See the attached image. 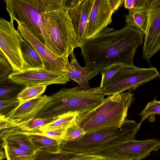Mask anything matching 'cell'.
<instances>
[{"instance_id": "2", "label": "cell", "mask_w": 160, "mask_h": 160, "mask_svg": "<svg viewBox=\"0 0 160 160\" xmlns=\"http://www.w3.org/2000/svg\"><path fill=\"white\" fill-rule=\"evenodd\" d=\"M104 96L100 87L91 88L89 84L62 88L50 96L35 118H57L69 112H77L80 114L89 112L103 102Z\"/></svg>"}, {"instance_id": "8", "label": "cell", "mask_w": 160, "mask_h": 160, "mask_svg": "<svg viewBox=\"0 0 160 160\" xmlns=\"http://www.w3.org/2000/svg\"><path fill=\"white\" fill-rule=\"evenodd\" d=\"M13 20L8 21L0 19V48L11 64L13 72L25 70L21 50V44L23 39L19 31L14 28Z\"/></svg>"}, {"instance_id": "9", "label": "cell", "mask_w": 160, "mask_h": 160, "mask_svg": "<svg viewBox=\"0 0 160 160\" xmlns=\"http://www.w3.org/2000/svg\"><path fill=\"white\" fill-rule=\"evenodd\" d=\"M160 149V141L157 139L132 140L91 152L102 157L122 156L131 160H141L149 156L152 151Z\"/></svg>"}, {"instance_id": "3", "label": "cell", "mask_w": 160, "mask_h": 160, "mask_svg": "<svg viewBox=\"0 0 160 160\" xmlns=\"http://www.w3.org/2000/svg\"><path fill=\"white\" fill-rule=\"evenodd\" d=\"M128 92L108 96L98 107L79 114L76 124L86 133L113 127H120L127 118L129 108L135 99Z\"/></svg>"}, {"instance_id": "12", "label": "cell", "mask_w": 160, "mask_h": 160, "mask_svg": "<svg viewBox=\"0 0 160 160\" xmlns=\"http://www.w3.org/2000/svg\"><path fill=\"white\" fill-rule=\"evenodd\" d=\"M8 78L12 82L25 87L64 84L70 80L66 72H51L44 69L13 72Z\"/></svg>"}, {"instance_id": "20", "label": "cell", "mask_w": 160, "mask_h": 160, "mask_svg": "<svg viewBox=\"0 0 160 160\" xmlns=\"http://www.w3.org/2000/svg\"><path fill=\"white\" fill-rule=\"evenodd\" d=\"M27 134L34 146L41 150L52 152L62 151L61 144L55 140L41 135Z\"/></svg>"}, {"instance_id": "6", "label": "cell", "mask_w": 160, "mask_h": 160, "mask_svg": "<svg viewBox=\"0 0 160 160\" xmlns=\"http://www.w3.org/2000/svg\"><path fill=\"white\" fill-rule=\"evenodd\" d=\"M63 0H56L43 14L44 22L51 39L62 56L68 57L80 47L68 12L64 10Z\"/></svg>"}, {"instance_id": "26", "label": "cell", "mask_w": 160, "mask_h": 160, "mask_svg": "<svg viewBox=\"0 0 160 160\" xmlns=\"http://www.w3.org/2000/svg\"><path fill=\"white\" fill-rule=\"evenodd\" d=\"M156 114L160 115V101L156 100L155 98L153 101L148 102L139 113L141 118L139 122L142 123L148 117Z\"/></svg>"}, {"instance_id": "30", "label": "cell", "mask_w": 160, "mask_h": 160, "mask_svg": "<svg viewBox=\"0 0 160 160\" xmlns=\"http://www.w3.org/2000/svg\"><path fill=\"white\" fill-rule=\"evenodd\" d=\"M0 130L10 128L23 127L30 122H21L18 119L10 118L4 115H0Z\"/></svg>"}, {"instance_id": "16", "label": "cell", "mask_w": 160, "mask_h": 160, "mask_svg": "<svg viewBox=\"0 0 160 160\" xmlns=\"http://www.w3.org/2000/svg\"><path fill=\"white\" fill-rule=\"evenodd\" d=\"M95 0H83L78 8L68 13L80 43L86 39V29Z\"/></svg>"}, {"instance_id": "29", "label": "cell", "mask_w": 160, "mask_h": 160, "mask_svg": "<svg viewBox=\"0 0 160 160\" xmlns=\"http://www.w3.org/2000/svg\"><path fill=\"white\" fill-rule=\"evenodd\" d=\"M150 0H125L124 2V8L128 9L143 10L149 8Z\"/></svg>"}, {"instance_id": "13", "label": "cell", "mask_w": 160, "mask_h": 160, "mask_svg": "<svg viewBox=\"0 0 160 160\" xmlns=\"http://www.w3.org/2000/svg\"><path fill=\"white\" fill-rule=\"evenodd\" d=\"M148 17L143 48L146 60L160 50V0H150Z\"/></svg>"}, {"instance_id": "38", "label": "cell", "mask_w": 160, "mask_h": 160, "mask_svg": "<svg viewBox=\"0 0 160 160\" xmlns=\"http://www.w3.org/2000/svg\"><path fill=\"white\" fill-rule=\"evenodd\" d=\"M159 116H160V115H159Z\"/></svg>"}, {"instance_id": "18", "label": "cell", "mask_w": 160, "mask_h": 160, "mask_svg": "<svg viewBox=\"0 0 160 160\" xmlns=\"http://www.w3.org/2000/svg\"><path fill=\"white\" fill-rule=\"evenodd\" d=\"M21 50L25 64V70L44 69L42 61L37 52L24 39L21 44Z\"/></svg>"}, {"instance_id": "35", "label": "cell", "mask_w": 160, "mask_h": 160, "mask_svg": "<svg viewBox=\"0 0 160 160\" xmlns=\"http://www.w3.org/2000/svg\"><path fill=\"white\" fill-rule=\"evenodd\" d=\"M102 158V157L88 153H78L73 158L69 160H95Z\"/></svg>"}, {"instance_id": "36", "label": "cell", "mask_w": 160, "mask_h": 160, "mask_svg": "<svg viewBox=\"0 0 160 160\" xmlns=\"http://www.w3.org/2000/svg\"><path fill=\"white\" fill-rule=\"evenodd\" d=\"M95 160H131L129 159L124 157L114 156L109 157H102L101 158Z\"/></svg>"}, {"instance_id": "31", "label": "cell", "mask_w": 160, "mask_h": 160, "mask_svg": "<svg viewBox=\"0 0 160 160\" xmlns=\"http://www.w3.org/2000/svg\"><path fill=\"white\" fill-rule=\"evenodd\" d=\"M57 118H34L27 126L22 128L27 131H32L39 129L41 127L54 121Z\"/></svg>"}, {"instance_id": "23", "label": "cell", "mask_w": 160, "mask_h": 160, "mask_svg": "<svg viewBox=\"0 0 160 160\" xmlns=\"http://www.w3.org/2000/svg\"><path fill=\"white\" fill-rule=\"evenodd\" d=\"M77 154L63 150L60 152H52L38 149L34 154L33 160H69Z\"/></svg>"}, {"instance_id": "24", "label": "cell", "mask_w": 160, "mask_h": 160, "mask_svg": "<svg viewBox=\"0 0 160 160\" xmlns=\"http://www.w3.org/2000/svg\"><path fill=\"white\" fill-rule=\"evenodd\" d=\"M47 86L44 85L25 87L18 94L17 99L21 103L35 98L44 92Z\"/></svg>"}, {"instance_id": "25", "label": "cell", "mask_w": 160, "mask_h": 160, "mask_svg": "<svg viewBox=\"0 0 160 160\" xmlns=\"http://www.w3.org/2000/svg\"><path fill=\"white\" fill-rule=\"evenodd\" d=\"M2 142L1 146L4 149L7 160H33L34 154L9 147Z\"/></svg>"}, {"instance_id": "1", "label": "cell", "mask_w": 160, "mask_h": 160, "mask_svg": "<svg viewBox=\"0 0 160 160\" xmlns=\"http://www.w3.org/2000/svg\"><path fill=\"white\" fill-rule=\"evenodd\" d=\"M143 37L141 31L127 24L118 30L107 27L81 43L85 63L101 73L114 65L134 67L133 57Z\"/></svg>"}, {"instance_id": "14", "label": "cell", "mask_w": 160, "mask_h": 160, "mask_svg": "<svg viewBox=\"0 0 160 160\" xmlns=\"http://www.w3.org/2000/svg\"><path fill=\"white\" fill-rule=\"evenodd\" d=\"M50 98V96L45 94L20 103L16 108L5 116L10 118L18 119L21 122H30L44 107Z\"/></svg>"}, {"instance_id": "28", "label": "cell", "mask_w": 160, "mask_h": 160, "mask_svg": "<svg viewBox=\"0 0 160 160\" xmlns=\"http://www.w3.org/2000/svg\"><path fill=\"white\" fill-rule=\"evenodd\" d=\"M68 129L62 128L42 131V135L55 140L61 144L65 139Z\"/></svg>"}, {"instance_id": "4", "label": "cell", "mask_w": 160, "mask_h": 160, "mask_svg": "<svg viewBox=\"0 0 160 160\" xmlns=\"http://www.w3.org/2000/svg\"><path fill=\"white\" fill-rule=\"evenodd\" d=\"M56 0H5L10 19L25 24L33 35L52 52L59 56L60 52L48 33L43 14Z\"/></svg>"}, {"instance_id": "21", "label": "cell", "mask_w": 160, "mask_h": 160, "mask_svg": "<svg viewBox=\"0 0 160 160\" xmlns=\"http://www.w3.org/2000/svg\"><path fill=\"white\" fill-rule=\"evenodd\" d=\"M79 112H69L60 115L54 121L41 127L39 129L44 131L57 128H68L76 124L77 116Z\"/></svg>"}, {"instance_id": "37", "label": "cell", "mask_w": 160, "mask_h": 160, "mask_svg": "<svg viewBox=\"0 0 160 160\" xmlns=\"http://www.w3.org/2000/svg\"><path fill=\"white\" fill-rule=\"evenodd\" d=\"M0 160H3L5 157H6V156L5 154L4 153L3 151L2 150H1L0 152Z\"/></svg>"}, {"instance_id": "11", "label": "cell", "mask_w": 160, "mask_h": 160, "mask_svg": "<svg viewBox=\"0 0 160 160\" xmlns=\"http://www.w3.org/2000/svg\"><path fill=\"white\" fill-rule=\"evenodd\" d=\"M123 0H95L86 29V39L100 32L112 22L113 13L124 3Z\"/></svg>"}, {"instance_id": "27", "label": "cell", "mask_w": 160, "mask_h": 160, "mask_svg": "<svg viewBox=\"0 0 160 160\" xmlns=\"http://www.w3.org/2000/svg\"><path fill=\"white\" fill-rule=\"evenodd\" d=\"M13 72L9 61L2 52H0V81L8 78Z\"/></svg>"}, {"instance_id": "17", "label": "cell", "mask_w": 160, "mask_h": 160, "mask_svg": "<svg viewBox=\"0 0 160 160\" xmlns=\"http://www.w3.org/2000/svg\"><path fill=\"white\" fill-rule=\"evenodd\" d=\"M69 56L71 59L69 62L70 68L66 72L67 75L80 86L83 87L89 85V81L98 75V72L87 65L83 67H81L77 61L73 52Z\"/></svg>"}, {"instance_id": "5", "label": "cell", "mask_w": 160, "mask_h": 160, "mask_svg": "<svg viewBox=\"0 0 160 160\" xmlns=\"http://www.w3.org/2000/svg\"><path fill=\"white\" fill-rule=\"evenodd\" d=\"M142 123L126 118L120 127L86 133L72 141L62 142L61 148L64 151L77 153H90L123 142L134 140Z\"/></svg>"}, {"instance_id": "22", "label": "cell", "mask_w": 160, "mask_h": 160, "mask_svg": "<svg viewBox=\"0 0 160 160\" xmlns=\"http://www.w3.org/2000/svg\"><path fill=\"white\" fill-rule=\"evenodd\" d=\"M25 87L11 81L8 78L0 81V101L17 99Z\"/></svg>"}, {"instance_id": "32", "label": "cell", "mask_w": 160, "mask_h": 160, "mask_svg": "<svg viewBox=\"0 0 160 160\" xmlns=\"http://www.w3.org/2000/svg\"><path fill=\"white\" fill-rule=\"evenodd\" d=\"M17 99L0 101V115L5 116L19 104Z\"/></svg>"}, {"instance_id": "7", "label": "cell", "mask_w": 160, "mask_h": 160, "mask_svg": "<svg viewBox=\"0 0 160 160\" xmlns=\"http://www.w3.org/2000/svg\"><path fill=\"white\" fill-rule=\"evenodd\" d=\"M159 77V73L154 67H124L117 72L102 89L105 95L121 94L127 90H135L140 85Z\"/></svg>"}, {"instance_id": "19", "label": "cell", "mask_w": 160, "mask_h": 160, "mask_svg": "<svg viewBox=\"0 0 160 160\" xmlns=\"http://www.w3.org/2000/svg\"><path fill=\"white\" fill-rule=\"evenodd\" d=\"M148 9L143 10H129L128 14L125 15L127 24L139 30L144 34L148 20Z\"/></svg>"}, {"instance_id": "10", "label": "cell", "mask_w": 160, "mask_h": 160, "mask_svg": "<svg viewBox=\"0 0 160 160\" xmlns=\"http://www.w3.org/2000/svg\"><path fill=\"white\" fill-rule=\"evenodd\" d=\"M17 22V30L23 39L40 56L44 69L52 72L66 73L69 70L70 67L68 57L59 56L53 53L33 35L25 24L18 21Z\"/></svg>"}, {"instance_id": "33", "label": "cell", "mask_w": 160, "mask_h": 160, "mask_svg": "<svg viewBox=\"0 0 160 160\" xmlns=\"http://www.w3.org/2000/svg\"><path fill=\"white\" fill-rule=\"evenodd\" d=\"M125 66L121 65L112 66L101 73L102 79L100 87L102 88L110 79L118 71Z\"/></svg>"}, {"instance_id": "15", "label": "cell", "mask_w": 160, "mask_h": 160, "mask_svg": "<svg viewBox=\"0 0 160 160\" xmlns=\"http://www.w3.org/2000/svg\"><path fill=\"white\" fill-rule=\"evenodd\" d=\"M0 130V140L7 146L34 154L39 149L31 142L28 135L19 127Z\"/></svg>"}, {"instance_id": "34", "label": "cell", "mask_w": 160, "mask_h": 160, "mask_svg": "<svg viewBox=\"0 0 160 160\" xmlns=\"http://www.w3.org/2000/svg\"><path fill=\"white\" fill-rule=\"evenodd\" d=\"M86 133L83 129L76 124L73 126L68 128L66 137L63 142H69L72 141L84 135Z\"/></svg>"}]
</instances>
